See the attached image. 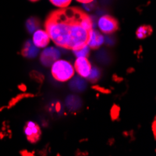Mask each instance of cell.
<instances>
[{
    "instance_id": "10",
    "label": "cell",
    "mask_w": 156,
    "mask_h": 156,
    "mask_svg": "<svg viewBox=\"0 0 156 156\" xmlns=\"http://www.w3.org/2000/svg\"><path fill=\"white\" fill-rule=\"evenodd\" d=\"M152 29L151 27L149 25H143V26H140L137 31H136V36L138 38H145L151 35Z\"/></svg>"
},
{
    "instance_id": "3",
    "label": "cell",
    "mask_w": 156,
    "mask_h": 156,
    "mask_svg": "<svg viewBox=\"0 0 156 156\" xmlns=\"http://www.w3.org/2000/svg\"><path fill=\"white\" fill-rule=\"evenodd\" d=\"M98 27L104 34H112L119 28V23L115 18L109 15H104L98 20Z\"/></svg>"
},
{
    "instance_id": "5",
    "label": "cell",
    "mask_w": 156,
    "mask_h": 156,
    "mask_svg": "<svg viewBox=\"0 0 156 156\" xmlns=\"http://www.w3.org/2000/svg\"><path fill=\"white\" fill-rule=\"evenodd\" d=\"M24 133L29 142L36 143L40 138V135H41L40 127L35 122H27V124L24 127Z\"/></svg>"
},
{
    "instance_id": "1",
    "label": "cell",
    "mask_w": 156,
    "mask_h": 156,
    "mask_svg": "<svg viewBox=\"0 0 156 156\" xmlns=\"http://www.w3.org/2000/svg\"><path fill=\"white\" fill-rule=\"evenodd\" d=\"M45 30L55 45L73 51L88 45L93 31V21L81 9L66 7L49 14L45 21Z\"/></svg>"
},
{
    "instance_id": "16",
    "label": "cell",
    "mask_w": 156,
    "mask_h": 156,
    "mask_svg": "<svg viewBox=\"0 0 156 156\" xmlns=\"http://www.w3.org/2000/svg\"><path fill=\"white\" fill-rule=\"evenodd\" d=\"M30 1H32V2H36V1H38V0H30Z\"/></svg>"
},
{
    "instance_id": "11",
    "label": "cell",
    "mask_w": 156,
    "mask_h": 156,
    "mask_svg": "<svg viewBox=\"0 0 156 156\" xmlns=\"http://www.w3.org/2000/svg\"><path fill=\"white\" fill-rule=\"evenodd\" d=\"M73 51L77 57H87L90 51V48L88 45H84V46H81L80 48L73 50Z\"/></svg>"
},
{
    "instance_id": "9",
    "label": "cell",
    "mask_w": 156,
    "mask_h": 156,
    "mask_svg": "<svg viewBox=\"0 0 156 156\" xmlns=\"http://www.w3.org/2000/svg\"><path fill=\"white\" fill-rule=\"evenodd\" d=\"M38 48L35 46L33 41H27L23 49V55L25 57H36L37 52H38Z\"/></svg>"
},
{
    "instance_id": "13",
    "label": "cell",
    "mask_w": 156,
    "mask_h": 156,
    "mask_svg": "<svg viewBox=\"0 0 156 156\" xmlns=\"http://www.w3.org/2000/svg\"><path fill=\"white\" fill-rule=\"evenodd\" d=\"M50 1L51 2L52 5L58 7L59 9H63L68 7L72 0H50Z\"/></svg>"
},
{
    "instance_id": "4",
    "label": "cell",
    "mask_w": 156,
    "mask_h": 156,
    "mask_svg": "<svg viewBox=\"0 0 156 156\" xmlns=\"http://www.w3.org/2000/svg\"><path fill=\"white\" fill-rule=\"evenodd\" d=\"M74 70H76L80 76L88 78L92 70L91 63L86 57H78L74 64Z\"/></svg>"
},
{
    "instance_id": "15",
    "label": "cell",
    "mask_w": 156,
    "mask_h": 156,
    "mask_svg": "<svg viewBox=\"0 0 156 156\" xmlns=\"http://www.w3.org/2000/svg\"><path fill=\"white\" fill-rule=\"evenodd\" d=\"M76 1L80 2V3H82V4H90L92 3L94 0H76Z\"/></svg>"
},
{
    "instance_id": "6",
    "label": "cell",
    "mask_w": 156,
    "mask_h": 156,
    "mask_svg": "<svg viewBox=\"0 0 156 156\" xmlns=\"http://www.w3.org/2000/svg\"><path fill=\"white\" fill-rule=\"evenodd\" d=\"M60 57V51L54 48H48L43 51L40 55V61L46 66H51Z\"/></svg>"
},
{
    "instance_id": "8",
    "label": "cell",
    "mask_w": 156,
    "mask_h": 156,
    "mask_svg": "<svg viewBox=\"0 0 156 156\" xmlns=\"http://www.w3.org/2000/svg\"><path fill=\"white\" fill-rule=\"evenodd\" d=\"M104 42V37L103 35H101L98 31L93 29L89 41H88V46L90 48V50H96L100 47Z\"/></svg>"
},
{
    "instance_id": "14",
    "label": "cell",
    "mask_w": 156,
    "mask_h": 156,
    "mask_svg": "<svg viewBox=\"0 0 156 156\" xmlns=\"http://www.w3.org/2000/svg\"><path fill=\"white\" fill-rule=\"evenodd\" d=\"M119 112H120V109L117 106H114L111 109V116H112V119H116L118 116H119Z\"/></svg>"
},
{
    "instance_id": "12",
    "label": "cell",
    "mask_w": 156,
    "mask_h": 156,
    "mask_svg": "<svg viewBox=\"0 0 156 156\" xmlns=\"http://www.w3.org/2000/svg\"><path fill=\"white\" fill-rule=\"evenodd\" d=\"M26 26H27V29L30 33L32 32H35L36 30H37V27L39 26V23H37V21L34 18H31L27 21L26 23Z\"/></svg>"
},
{
    "instance_id": "2",
    "label": "cell",
    "mask_w": 156,
    "mask_h": 156,
    "mask_svg": "<svg viewBox=\"0 0 156 156\" xmlns=\"http://www.w3.org/2000/svg\"><path fill=\"white\" fill-rule=\"evenodd\" d=\"M75 70L72 65L65 60H56L51 65V74L55 80L66 81L74 76Z\"/></svg>"
},
{
    "instance_id": "7",
    "label": "cell",
    "mask_w": 156,
    "mask_h": 156,
    "mask_svg": "<svg viewBox=\"0 0 156 156\" xmlns=\"http://www.w3.org/2000/svg\"><path fill=\"white\" fill-rule=\"evenodd\" d=\"M50 40H51L50 36L48 35L46 30L37 29L34 32L33 43L37 48H45L50 43Z\"/></svg>"
}]
</instances>
